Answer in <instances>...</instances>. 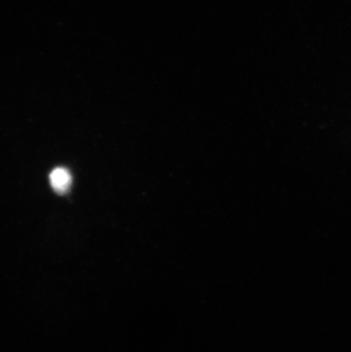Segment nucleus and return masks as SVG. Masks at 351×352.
I'll use <instances>...</instances> for the list:
<instances>
[{"mask_svg": "<svg viewBox=\"0 0 351 352\" xmlns=\"http://www.w3.org/2000/svg\"><path fill=\"white\" fill-rule=\"evenodd\" d=\"M50 182L53 190L56 193H67V190H70L71 184H72V176L69 170L58 166L50 173Z\"/></svg>", "mask_w": 351, "mask_h": 352, "instance_id": "nucleus-1", "label": "nucleus"}]
</instances>
